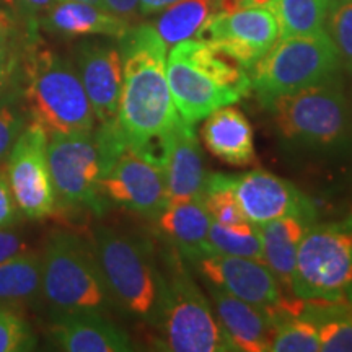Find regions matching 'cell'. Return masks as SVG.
I'll use <instances>...</instances> for the list:
<instances>
[{
	"label": "cell",
	"instance_id": "cell-41",
	"mask_svg": "<svg viewBox=\"0 0 352 352\" xmlns=\"http://www.w3.org/2000/svg\"><path fill=\"white\" fill-rule=\"evenodd\" d=\"M179 0H139V12L142 15H153V13L164 12Z\"/></svg>",
	"mask_w": 352,
	"mask_h": 352
},
{
	"label": "cell",
	"instance_id": "cell-30",
	"mask_svg": "<svg viewBox=\"0 0 352 352\" xmlns=\"http://www.w3.org/2000/svg\"><path fill=\"white\" fill-rule=\"evenodd\" d=\"M272 352H316L320 336L316 324L307 316H284L277 321L271 344Z\"/></svg>",
	"mask_w": 352,
	"mask_h": 352
},
{
	"label": "cell",
	"instance_id": "cell-9",
	"mask_svg": "<svg viewBox=\"0 0 352 352\" xmlns=\"http://www.w3.org/2000/svg\"><path fill=\"white\" fill-rule=\"evenodd\" d=\"M292 296L352 303V215L310 228L298 248Z\"/></svg>",
	"mask_w": 352,
	"mask_h": 352
},
{
	"label": "cell",
	"instance_id": "cell-18",
	"mask_svg": "<svg viewBox=\"0 0 352 352\" xmlns=\"http://www.w3.org/2000/svg\"><path fill=\"white\" fill-rule=\"evenodd\" d=\"M52 342L67 352H129V336L100 311L54 315L47 329Z\"/></svg>",
	"mask_w": 352,
	"mask_h": 352
},
{
	"label": "cell",
	"instance_id": "cell-13",
	"mask_svg": "<svg viewBox=\"0 0 352 352\" xmlns=\"http://www.w3.org/2000/svg\"><path fill=\"white\" fill-rule=\"evenodd\" d=\"M104 201L157 219L168 204L165 170L126 145L100 182Z\"/></svg>",
	"mask_w": 352,
	"mask_h": 352
},
{
	"label": "cell",
	"instance_id": "cell-36",
	"mask_svg": "<svg viewBox=\"0 0 352 352\" xmlns=\"http://www.w3.org/2000/svg\"><path fill=\"white\" fill-rule=\"evenodd\" d=\"M21 41H23V36H20L19 26L16 28H0V64L19 54Z\"/></svg>",
	"mask_w": 352,
	"mask_h": 352
},
{
	"label": "cell",
	"instance_id": "cell-23",
	"mask_svg": "<svg viewBox=\"0 0 352 352\" xmlns=\"http://www.w3.org/2000/svg\"><path fill=\"white\" fill-rule=\"evenodd\" d=\"M204 120L201 135L214 157L233 166L253 165L256 162L253 127L239 108L227 104Z\"/></svg>",
	"mask_w": 352,
	"mask_h": 352
},
{
	"label": "cell",
	"instance_id": "cell-29",
	"mask_svg": "<svg viewBox=\"0 0 352 352\" xmlns=\"http://www.w3.org/2000/svg\"><path fill=\"white\" fill-rule=\"evenodd\" d=\"M209 245L214 253L263 261L259 227L248 220L236 226H220L217 222H212L209 228Z\"/></svg>",
	"mask_w": 352,
	"mask_h": 352
},
{
	"label": "cell",
	"instance_id": "cell-40",
	"mask_svg": "<svg viewBox=\"0 0 352 352\" xmlns=\"http://www.w3.org/2000/svg\"><path fill=\"white\" fill-rule=\"evenodd\" d=\"M20 16L13 0H0V28H16Z\"/></svg>",
	"mask_w": 352,
	"mask_h": 352
},
{
	"label": "cell",
	"instance_id": "cell-34",
	"mask_svg": "<svg viewBox=\"0 0 352 352\" xmlns=\"http://www.w3.org/2000/svg\"><path fill=\"white\" fill-rule=\"evenodd\" d=\"M19 214L20 210L13 199L6 166H0V228L13 226L19 219Z\"/></svg>",
	"mask_w": 352,
	"mask_h": 352
},
{
	"label": "cell",
	"instance_id": "cell-22",
	"mask_svg": "<svg viewBox=\"0 0 352 352\" xmlns=\"http://www.w3.org/2000/svg\"><path fill=\"white\" fill-rule=\"evenodd\" d=\"M157 220L158 230L173 245L186 261L212 254L209 245V228L212 219L201 196L171 201Z\"/></svg>",
	"mask_w": 352,
	"mask_h": 352
},
{
	"label": "cell",
	"instance_id": "cell-14",
	"mask_svg": "<svg viewBox=\"0 0 352 352\" xmlns=\"http://www.w3.org/2000/svg\"><path fill=\"white\" fill-rule=\"evenodd\" d=\"M191 266L202 277V283L217 285L232 296L274 315L279 314L289 296L270 267L256 259L212 253L191 261Z\"/></svg>",
	"mask_w": 352,
	"mask_h": 352
},
{
	"label": "cell",
	"instance_id": "cell-26",
	"mask_svg": "<svg viewBox=\"0 0 352 352\" xmlns=\"http://www.w3.org/2000/svg\"><path fill=\"white\" fill-rule=\"evenodd\" d=\"M215 12V0H179L165 8L153 26L166 46H175L196 36L201 26Z\"/></svg>",
	"mask_w": 352,
	"mask_h": 352
},
{
	"label": "cell",
	"instance_id": "cell-11",
	"mask_svg": "<svg viewBox=\"0 0 352 352\" xmlns=\"http://www.w3.org/2000/svg\"><path fill=\"white\" fill-rule=\"evenodd\" d=\"M8 184L20 214L30 220L50 217L56 210V192L47 164V132L30 121L13 144L6 162Z\"/></svg>",
	"mask_w": 352,
	"mask_h": 352
},
{
	"label": "cell",
	"instance_id": "cell-10",
	"mask_svg": "<svg viewBox=\"0 0 352 352\" xmlns=\"http://www.w3.org/2000/svg\"><path fill=\"white\" fill-rule=\"evenodd\" d=\"M47 164L60 206L104 212L107 201L100 192L104 160L95 129L47 134Z\"/></svg>",
	"mask_w": 352,
	"mask_h": 352
},
{
	"label": "cell",
	"instance_id": "cell-35",
	"mask_svg": "<svg viewBox=\"0 0 352 352\" xmlns=\"http://www.w3.org/2000/svg\"><path fill=\"white\" fill-rule=\"evenodd\" d=\"M57 0H13L16 12H19L20 20H23L25 26L36 25L38 19L47 8L54 6Z\"/></svg>",
	"mask_w": 352,
	"mask_h": 352
},
{
	"label": "cell",
	"instance_id": "cell-25",
	"mask_svg": "<svg viewBox=\"0 0 352 352\" xmlns=\"http://www.w3.org/2000/svg\"><path fill=\"white\" fill-rule=\"evenodd\" d=\"M300 315L316 324L320 351L352 352V303L305 300Z\"/></svg>",
	"mask_w": 352,
	"mask_h": 352
},
{
	"label": "cell",
	"instance_id": "cell-38",
	"mask_svg": "<svg viewBox=\"0 0 352 352\" xmlns=\"http://www.w3.org/2000/svg\"><path fill=\"white\" fill-rule=\"evenodd\" d=\"M21 50V47H20ZM19 60L20 52L10 57L6 63L0 64V100L10 94L16 85V74H19Z\"/></svg>",
	"mask_w": 352,
	"mask_h": 352
},
{
	"label": "cell",
	"instance_id": "cell-16",
	"mask_svg": "<svg viewBox=\"0 0 352 352\" xmlns=\"http://www.w3.org/2000/svg\"><path fill=\"white\" fill-rule=\"evenodd\" d=\"M235 195L246 220L254 226H264L314 206L292 183L266 170L236 176Z\"/></svg>",
	"mask_w": 352,
	"mask_h": 352
},
{
	"label": "cell",
	"instance_id": "cell-24",
	"mask_svg": "<svg viewBox=\"0 0 352 352\" xmlns=\"http://www.w3.org/2000/svg\"><path fill=\"white\" fill-rule=\"evenodd\" d=\"M41 297V254L26 252L0 263V305L19 308Z\"/></svg>",
	"mask_w": 352,
	"mask_h": 352
},
{
	"label": "cell",
	"instance_id": "cell-7",
	"mask_svg": "<svg viewBox=\"0 0 352 352\" xmlns=\"http://www.w3.org/2000/svg\"><path fill=\"white\" fill-rule=\"evenodd\" d=\"M165 297L162 320V349L173 352L236 351L219 323L210 303L184 266L176 248L165 253Z\"/></svg>",
	"mask_w": 352,
	"mask_h": 352
},
{
	"label": "cell",
	"instance_id": "cell-37",
	"mask_svg": "<svg viewBox=\"0 0 352 352\" xmlns=\"http://www.w3.org/2000/svg\"><path fill=\"white\" fill-rule=\"evenodd\" d=\"M26 250H30V246L28 243H25L21 236L6 230V228H0V263L23 253Z\"/></svg>",
	"mask_w": 352,
	"mask_h": 352
},
{
	"label": "cell",
	"instance_id": "cell-17",
	"mask_svg": "<svg viewBox=\"0 0 352 352\" xmlns=\"http://www.w3.org/2000/svg\"><path fill=\"white\" fill-rule=\"evenodd\" d=\"M204 284L212 297L215 316L235 349L245 352L271 351L276 333V321L271 311L241 300L217 285Z\"/></svg>",
	"mask_w": 352,
	"mask_h": 352
},
{
	"label": "cell",
	"instance_id": "cell-19",
	"mask_svg": "<svg viewBox=\"0 0 352 352\" xmlns=\"http://www.w3.org/2000/svg\"><path fill=\"white\" fill-rule=\"evenodd\" d=\"M316 223L315 206L272 220L259 227L263 243V261L279 280L285 294L292 296L298 248L310 228Z\"/></svg>",
	"mask_w": 352,
	"mask_h": 352
},
{
	"label": "cell",
	"instance_id": "cell-39",
	"mask_svg": "<svg viewBox=\"0 0 352 352\" xmlns=\"http://www.w3.org/2000/svg\"><path fill=\"white\" fill-rule=\"evenodd\" d=\"M104 10L111 12L120 19L131 21L139 12V0H103Z\"/></svg>",
	"mask_w": 352,
	"mask_h": 352
},
{
	"label": "cell",
	"instance_id": "cell-4",
	"mask_svg": "<svg viewBox=\"0 0 352 352\" xmlns=\"http://www.w3.org/2000/svg\"><path fill=\"white\" fill-rule=\"evenodd\" d=\"M94 248L114 305L158 328L165 277L148 243L109 227H98Z\"/></svg>",
	"mask_w": 352,
	"mask_h": 352
},
{
	"label": "cell",
	"instance_id": "cell-6",
	"mask_svg": "<svg viewBox=\"0 0 352 352\" xmlns=\"http://www.w3.org/2000/svg\"><path fill=\"white\" fill-rule=\"evenodd\" d=\"M41 297L52 316L100 311L114 305L94 245L76 233L56 232L41 253Z\"/></svg>",
	"mask_w": 352,
	"mask_h": 352
},
{
	"label": "cell",
	"instance_id": "cell-5",
	"mask_svg": "<svg viewBox=\"0 0 352 352\" xmlns=\"http://www.w3.org/2000/svg\"><path fill=\"white\" fill-rule=\"evenodd\" d=\"M266 109L289 152L331 153L341 151L349 138V111L340 78L279 96Z\"/></svg>",
	"mask_w": 352,
	"mask_h": 352
},
{
	"label": "cell",
	"instance_id": "cell-2",
	"mask_svg": "<svg viewBox=\"0 0 352 352\" xmlns=\"http://www.w3.org/2000/svg\"><path fill=\"white\" fill-rule=\"evenodd\" d=\"M16 91L26 114L47 134L95 129V113L76 64L46 46L38 26H25Z\"/></svg>",
	"mask_w": 352,
	"mask_h": 352
},
{
	"label": "cell",
	"instance_id": "cell-1",
	"mask_svg": "<svg viewBox=\"0 0 352 352\" xmlns=\"http://www.w3.org/2000/svg\"><path fill=\"white\" fill-rule=\"evenodd\" d=\"M122 56V90L118 126L131 147L164 134L176 111L166 78V44L153 25H139L118 39Z\"/></svg>",
	"mask_w": 352,
	"mask_h": 352
},
{
	"label": "cell",
	"instance_id": "cell-43",
	"mask_svg": "<svg viewBox=\"0 0 352 352\" xmlns=\"http://www.w3.org/2000/svg\"><path fill=\"white\" fill-rule=\"evenodd\" d=\"M74 2H85V3H91V6L100 7V8H104L103 7V0H74Z\"/></svg>",
	"mask_w": 352,
	"mask_h": 352
},
{
	"label": "cell",
	"instance_id": "cell-3",
	"mask_svg": "<svg viewBox=\"0 0 352 352\" xmlns=\"http://www.w3.org/2000/svg\"><path fill=\"white\" fill-rule=\"evenodd\" d=\"M166 78L176 111L189 124L252 94L243 65L199 39L175 44L166 57Z\"/></svg>",
	"mask_w": 352,
	"mask_h": 352
},
{
	"label": "cell",
	"instance_id": "cell-31",
	"mask_svg": "<svg viewBox=\"0 0 352 352\" xmlns=\"http://www.w3.org/2000/svg\"><path fill=\"white\" fill-rule=\"evenodd\" d=\"M324 32L340 52L342 65L352 72V0H333Z\"/></svg>",
	"mask_w": 352,
	"mask_h": 352
},
{
	"label": "cell",
	"instance_id": "cell-27",
	"mask_svg": "<svg viewBox=\"0 0 352 352\" xmlns=\"http://www.w3.org/2000/svg\"><path fill=\"white\" fill-rule=\"evenodd\" d=\"M333 0H272L279 39L323 32Z\"/></svg>",
	"mask_w": 352,
	"mask_h": 352
},
{
	"label": "cell",
	"instance_id": "cell-32",
	"mask_svg": "<svg viewBox=\"0 0 352 352\" xmlns=\"http://www.w3.org/2000/svg\"><path fill=\"white\" fill-rule=\"evenodd\" d=\"M26 114L21 104L16 85L10 94L0 100V166L6 165L13 144L26 126Z\"/></svg>",
	"mask_w": 352,
	"mask_h": 352
},
{
	"label": "cell",
	"instance_id": "cell-12",
	"mask_svg": "<svg viewBox=\"0 0 352 352\" xmlns=\"http://www.w3.org/2000/svg\"><path fill=\"white\" fill-rule=\"evenodd\" d=\"M196 39L226 52L252 70L279 39V26L270 8L246 7L232 13L215 12L196 33Z\"/></svg>",
	"mask_w": 352,
	"mask_h": 352
},
{
	"label": "cell",
	"instance_id": "cell-20",
	"mask_svg": "<svg viewBox=\"0 0 352 352\" xmlns=\"http://www.w3.org/2000/svg\"><path fill=\"white\" fill-rule=\"evenodd\" d=\"M168 202L201 196L206 170L202 164L195 124L178 114L168 131V153L164 165Z\"/></svg>",
	"mask_w": 352,
	"mask_h": 352
},
{
	"label": "cell",
	"instance_id": "cell-21",
	"mask_svg": "<svg viewBox=\"0 0 352 352\" xmlns=\"http://www.w3.org/2000/svg\"><path fill=\"white\" fill-rule=\"evenodd\" d=\"M39 30L63 38L107 36L120 39L131 28L129 21L91 3L57 0L38 19Z\"/></svg>",
	"mask_w": 352,
	"mask_h": 352
},
{
	"label": "cell",
	"instance_id": "cell-42",
	"mask_svg": "<svg viewBox=\"0 0 352 352\" xmlns=\"http://www.w3.org/2000/svg\"><path fill=\"white\" fill-rule=\"evenodd\" d=\"M241 3H243V8H246V7H266V8H270L272 0H241Z\"/></svg>",
	"mask_w": 352,
	"mask_h": 352
},
{
	"label": "cell",
	"instance_id": "cell-28",
	"mask_svg": "<svg viewBox=\"0 0 352 352\" xmlns=\"http://www.w3.org/2000/svg\"><path fill=\"white\" fill-rule=\"evenodd\" d=\"M235 182L236 175H206L201 197L212 222H217L220 226H236L246 222L235 195Z\"/></svg>",
	"mask_w": 352,
	"mask_h": 352
},
{
	"label": "cell",
	"instance_id": "cell-15",
	"mask_svg": "<svg viewBox=\"0 0 352 352\" xmlns=\"http://www.w3.org/2000/svg\"><path fill=\"white\" fill-rule=\"evenodd\" d=\"M74 63L100 124H114L120 114L122 56L120 46L101 39H83L74 47Z\"/></svg>",
	"mask_w": 352,
	"mask_h": 352
},
{
	"label": "cell",
	"instance_id": "cell-33",
	"mask_svg": "<svg viewBox=\"0 0 352 352\" xmlns=\"http://www.w3.org/2000/svg\"><path fill=\"white\" fill-rule=\"evenodd\" d=\"M34 347V334L20 311L0 305V352H25Z\"/></svg>",
	"mask_w": 352,
	"mask_h": 352
},
{
	"label": "cell",
	"instance_id": "cell-8",
	"mask_svg": "<svg viewBox=\"0 0 352 352\" xmlns=\"http://www.w3.org/2000/svg\"><path fill=\"white\" fill-rule=\"evenodd\" d=\"M340 52L324 32L277 39L253 65L252 90L264 108L279 96L340 78Z\"/></svg>",
	"mask_w": 352,
	"mask_h": 352
}]
</instances>
